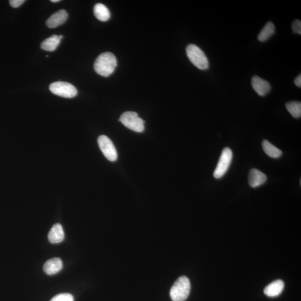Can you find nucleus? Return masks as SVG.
Listing matches in <instances>:
<instances>
[{"label":"nucleus","instance_id":"obj_22","mask_svg":"<svg viewBox=\"0 0 301 301\" xmlns=\"http://www.w3.org/2000/svg\"><path fill=\"white\" fill-rule=\"evenodd\" d=\"M294 84L297 87L300 88L301 87V75H299L294 81Z\"/></svg>","mask_w":301,"mask_h":301},{"label":"nucleus","instance_id":"obj_17","mask_svg":"<svg viewBox=\"0 0 301 301\" xmlns=\"http://www.w3.org/2000/svg\"><path fill=\"white\" fill-rule=\"evenodd\" d=\"M275 33V27L272 22H268L258 36V39L261 42L267 41Z\"/></svg>","mask_w":301,"mask_h":301},{"label":"nucleus","instance_id":"obj_6","mask_svg":"<svg viewBox=\"0 0 301 301\" xmlns=\"http://www.w3.org/2000/svg\"><path fill=\"white\" fill-rule=\"evenodd\" d=\"M49 89L53 94L66 98L75 97L78 94L75 86L65 82H54L49 86Z\"/></svg>","mask_w":301,"mask_h":301},{"label":"nucleus","instance_id":"obj_13","mask_svg":"<svg viewBox=\"0 0 301 301\" xmlns=\"http://www.w3.org/2000/svg\"><path fill=\"white\" fill-rule=\"evenodd\" d=\"M64 237L63 227L58 223L53 226L48 235L49 241L53 244H57L63 242Z\"/></svg>","mask_w":301,"mask_h":301},{"label":"nucleus","instance_id":"obj_3","mask_svg":"<svg viewBox=\"0 0 301 301\" xmlns=\"http://www.w3.org/2000/svg\"><path fill=\"white\" fill-rule=\"evenodd\" d=\"M187 54L190 61L198 68L206 70L210 63L206 55L201 49L194 44L189 45L186 49Z\"/></svg>","mask_w":301,"mask_h":301},{"label":"nucleus","instance_id":"obj_21","mask_svg":"<svg viewBox=\"0 0 301 301\" xmlns=\"http://www.w3.org/2000/svg\"><path fill=\"white\" fill-rule=\"evenodd\" d=\"M24 2V0H11L10 4L12 8H17L19 7Z\"/></svg>","mask_w":301,"mask_h":301},{"label":"nucleus","instance_id":"obj_16","mask_svg":"<svg viewBox=\"0 0 301 301\" xmlns=\"http://www.w3.org/2000/svg\"><path fill=\"white\" fill-rule=\"evenodd\" d=\"M94 14L97 19L106 21L110 18V12L105 5L97 4L94 8Z\"/></svg>","mask_w":301,"mask_h":301},{"label":"nucleus","instance_id":"obj_15","mask_svg":"<svg viewBox=\"0 0 301 301\" xmlns=\"http://www.w3.org/2000/svg\"><path fill=\"white\" fill-rule=\"evenodd\" d=\"M262 148L266 154L272 158H278L282 155L281 150L277 148L267 140H264L262 142Z\"/></svg>","mask_w":301,"mask_h":301},{"label":"nucleus","instance_id":"obj_20","mask_svg":"<svg viewBox=\"0 0 301 301\" xmlns=\"http://www.w3.org/2000/svg\"><path fill=\"white\" fill-rule=\"evenodd\" d=\"M292 29L294 33L301 34V22L299 20H294L292 25Z\"/></svg>","mask_w":301,"mask_h":301},{"label":"nucleus","instance_id":"obj_19","mask_svg":"<svg viewBox=\"0 0 301 301\" xmlns=\"http://www.w3.org/2000/svg\"><path fill=\"white\" fill-rule=\"evenodd\" d=\"M51 301H74V297L70 293H61L54 297Z\"/></svg>","mask_w":301,"mask_h":301},{"label":"nucleus","instance_id":"obj_9","mask_svg":"<svg viewBox=\"0 0 301 301\" xmlns=\"http://www.w3.org/2000/svg\"><path fill=\"white\" fill-rule=\"evenodd\" d=\"M267 180V176L261 171L256 169L250 170L248 176V182L250 187H259L263 185Z\"/></svg>","mask_w":301,"mask_h":301},{"label":"nucleus","instance_id":"obj_18","mask_svg":"<svg viewBox=\"0 0 301 301\" xmlns=\"http://www.w3.org/2000/svg\"><path fill=\"white\" fill-rule=\"evenodd\" d=\"M286 108L288 112L292 115L293 118L299 119L301 116V103L298 101H292L288 102L286 104Z\"/></svg>","mask_w":301,"mask_h":301},{"label":"nucleus","instance_id":"obj_4","mask_svg":"<svg viewBox=\"0 0 301 301\" xmlns=\"http://www.w3.org/2000/svg\"><path fill=\"white\" fill-rule=\"evenodd\" d=\"M119 120L123 125L134 132L144 131L145 121L138 118L136 112H126L121 115Z\"/></svg>","mask_w":301,"mask_h":301},{"label":"nucleus","instance_id":"obj_11","mask_svg":"<svg viewBox=\"0 0 301 301\" xmlns=\"http://www.w3.org/2000/svg\"><path fill=\"white\" fill-rule=\"evenodd\" d=\"M284 287L285 284L283 281L275 280L265 288L264 293L269 297H277L283 291Z\"/></svg>","mask_w":301,"mask_h":301},{"label":"nucleus","instance_id":"obj_8","mask_svg":"<svg viewBox=\"0 0 301 301\" xmlns=\"http://www.w3.org/2000/svg\"><path fill=\"white\" fill-rule=\"evenodd\" d=\"M251 85L257 94L261 97L267 95L271 89V85L268 82L258 76L251 79Z\"/></svg>","mask_w":301,"mask_h":301},{"label":"nucleus","instance_id":"obj_24","mask_svg":"<svg viewBox=\"0 0 301 301\" xmlns=\"http://www.w3.org/2000/svg\"><path fill=\"white\" fill-rule=\"evenodd\" d=\"M63 35H59V39H60V40H61V39H63Z\"/></svg>","mask_w":301,"mask_h":301},{"label":"nucleus","instance_id":"obj_5","mask_svg":"<svg viewBox=\"0 0 301 301\" xmlns=\"http://www.w3.org/2000/svg\"><path fill=\"white\" fill-rule=\"evenodd\" d=\"M232 159V151L228 147H226L223 150L217 168L214 172V177L216 179H220L224 176L230 167Z\"/></svg>","mask_w":301,"mask_h":301},{"label":"nucleus","instance_id":"obj_12","mask_svg":"<svg viewBox=\"0 0 301 301\" xmlns=\"http://www.w3.org/2000/svg\"><path fill=\"white\" fill-rule=\"evenodd\" d=\"M62 268V261L59 258H53L45 263L43 269L47 274L54 275L58 273Z\"/></svg>","mask_w":301,"mask_h":301},{"label":"nucleus","instance_id":"obj_1","mask_svg":"<svg viewBox=\"0 0 301 301\" xmlns=\"http://www.w3.org/2000/svg\"><path fill=\"white\" fill-rule=\"evenodd\" d=\"M117 66V59L112 53L101 54L96 60L94 69L98 75L107 77L114 71Z\"/></svg>","mask_w":301,"mask_h":301},{"label":"nucleus","instance_id":"obj_7","mask_svg":"<svg viewBox=\"0 0 301 301\" xmlns=\"http://www.w3.org/2000/svg\"><path fill=\"white\" fill-rule=\"evenodd\" d=\"M98 143L103 155L108 160L115 161L118 159V152L112 141L107 136L102 135L98 137Z\"/></svg>","mask_w":301,"mask_h":301},{"label":"nucleus","instance_id":"obj_23","mask_svg":"<svg viewBox=\"0 0 301 301\" xmlns=\"http://www.w3.org/2000/svg\"><path fill=\"white\" fill-rule=\"evenodd\" d=\"M51 2H52V3H58V2H60V0H51Z\"/></svg>","mask_w":301,"mask_h":301},{"label":"nucleus","instance_id":"obj_10","mask_svg":"<svg viewBox=\"0 0 301 301\" xmlns=\"http://www.w3.org/2000/svg\"><path fill=\"white\" fill-rule=\"evenodd\" d=\"M67 17L68 14L67 12L65 10H60L48 18L46 22L47 26L52 29L57 28L66 21Z\"/></svg>","mask_w":301,"mask_h":301},{"label":"nucleus","instance_id":"obj_14","mask_svg":"<svg viewBox=\"0 0 301 301\" xmlns=\"http://www.w3.org/2000/svg\"><path fill=\"white\" fill-rule=\"evenodd\" d=\"M60 43L59 36L53 35L41 42V48L45 51L53 52L56 50Z\"/></svg>","mask_w":301,"mask_h":301},{"label":"nucleus","instance_id":"obj_2","mask_svg":"<svg viewBox=\"0 0 301 301\" xmlns=\"http://www.w3.org/2000/svg\"><path fill=\"white\" fill-rule=\"evenodd\" d=\"M191 284L189 279L181 276L171 288V298L173 301H185L189 296Z\"/></svg>","mask_w":301,"mask_h":301}]
</instances>
